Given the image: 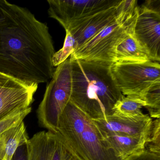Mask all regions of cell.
Segmentation results:
<instances>
[{
  "instance_id": "6da1fadb",
  "label": "cell",
  "mask_w": 160,
  "mask_h": 160,
  "mask_svg": "<svg viewBox=\"0 0 160 160\" xmlns=\"http://www.w3.org/2000/svg\"><path fill=\"white\" fill-rule=\"evenodd\" d=\"M55 51L45 23L27 8L0 0V72L28 84L52 79Z\"/></svg>"
},
{
  "instance_id": "5b68a950",
  "label": "cell",
  "mask_w": 160,
  "mask_h": 160,
  "mask_svg": "<svg viewBox=\"0 0 160 160\" xmlns=\"http://www.w3.org/2000/svg\"><path fill=\"white\" fill-rule=\"evenodd\" d=\"M111 70L115 83L123 95L141 99L148 88L160 79V62L152 61L115 63Z\"/></svg>"
},
{
  "instance_id": "ffe728a7",
  "label": "cell",
  "mask_w": 160,
  "mask_h": 160,
  "mask_svg": "<svg viewBox=\"0 0 160 160\" xmlns=\"http://www.w3.org/2000/svg\"><path fill=\"white\" fill-rule=\"evenodd\" d=\"M32 107L14 111L0 119V135L11 128L18 125L31 112Z\"/></svg>"
},
{
  "instance_id": "277c9868",
  "label": "cell",
  "mask_w": 160,
  "mask_h": 160,
  "mask_svg": "<svg viewBox=\"0 0 160 160\" xmlns=\"http://www.w3.org/2000/svg\"><path fill=\"white\" fill-rule=\"evenodd\" d=\"M72 92V62L68 58L55 70L38 107L37 117L42 127L57 133L59 119L71 101Z\"/></svg>"
},
{
  "instance_id": "ba28073f",
  "label": "cell",
  "mask_w": 160,
  "mask_h": 160,
  "mask_svg": "<svg viewBox=\"0 0 160 160\" xmlns=\"http://www.w3.org/2000/svg\"><path fill=\"white\" fill-rule=\"evenodd\" d=\"M38 84H28L0 72V119L31 107Z\"/></svg>"
},
{
  "instance_id": "9c48e42d",
  "label": "cell",
  "mask_w": 160,
  "mask_h": 160,
  "mask_svg": "<svg viewBox=\"0 0 160 160\" xmlns=\"http://www.w3.org/2000/svg\"><path fill=\"white\" fill-rule=\"evenodd\" d=\"M133 34L151 60L160 62V13L139 6Z\"/></svg>"
},
{
  "instance_id": "3957f363",
  "label": "cell",
  "mask_w": 160,
  "mask_h": 160,
  "mask_svg": "<svg viewBox=\"0 0 160 160\" xmlns=\"http://www.w3.org/2000/svg\"><path fill=\"white\" fill-rule=\"evenodd\" d=\"M57 133L80 160H121L96 124L70 101L58 121Z\"/></svg>"
},
{
  "instance_id": "30bf717a",
  "label": "cell",
  "mask_w": 160,
  "mask_h": 160,
  "mask_svg": "<svg viewBox=\"0 0 160 160\" xmlns=\"http://www.w3.org/2000/svg\"><path fill=\"white\" fill-rule=\"evenodd\" d=\"M28 160H80L57 133L42 131L28 143Z\"/></svg>"
},
{
  "instance_id": "d6986e66",
  "label": "cell",
  "mask_w": 160,
  "mask_h": 160,
  "mask_svg": "<svg viewBox=\"0 0 160 160\" xmlns=\"http://www.w3.org/2000/svg\"><path fill=\"white\" fill-rule=\"evenodd\" d=\"M78 48L75 40L68 31H66V36L62 48L56 52L52 58V63L54 67H58L64 62Z\"/></svg>"
},
{
  "instance_id": "cb8c5ba5",
  "label": "cell",
  "mask_w": 160,
  "mask_h": 160,
  "mask_svg": "<svg viewBox=\"0 0 160 160\" xmlns=\"http://www.w3.org/2000/svg\"><path fill=\"white\" fill-rule=\"evenodd\" d=\"M142 6L148 10L160 13V0L147 1Z\"/></svg>"
},
{
  "instance_id": "9a60e30c",
  "label": "cell",
  "mask_w": 160,
  "mask_h": 160,
  "mask_svg": "<svg viewBox=\"0 0 160 160\" xmlns=\"http://www.w3.org/2000/svg\"><path fill=\"white\" fill-rule=\"evenodd\" d=\"M29 140L24 121L0 135V158L11 160L16 150Z\"/></svg>"
},
{
  "instance_id": "ac0fdd59",
  "label": "cell",
  "mask_w": 160,
  "mask_h": 160,
  "mask_svg": "<svg viewBox=\"0 0 160 160\" xmlns=\"http://www.w3.org/2000/svg\"><path fill=\"white\" fill-rule=\"evenodd\" d=\"M137 3L136 0L120 1L116 7L117 22L123 25L133 20L138 15L139 6Z\"/></svg>"
},
{
  "instance_id": "2e32d148",
  "label": "cell",
  "mask_w": 160,
  "mask_h": 160,
  "mask_svg": "<svg viewBox=\"0 0 160 160\" xmlns=\"http://www.w3.org/2000/svg\"><path fill=\"white\" fill-rule=\"evenodd\" d=\"M145 106V101L140 98L126 96L116 103L113 110L117 115L132 118L143 114L141 109Z\"/></svg>"
},
{
  "instance_id": "7402d4cb",
  "label": "cell",
  "mask_w": 160,
  "mask_h": 160,
  "mask_svg": "<svg viewBox=\"0 0 160 160\" xmlns=\"http://www.w3.org/2000/svg\"><path fill=\"white\" fill-rule=\"evenodd\" d=\"M121 160H160V154L145 149L142 151L129 155Z\"/></svg>"
},
{
  "instance_id": "8fae6325",
  "label": "cell",
  "mask_w": 160,
  "mask_h": 160,
  "mask_svg": "<svg viewBox=\"0 0 160 160\" xmlns=\"http://www.w3.org/2000/svg\"><path fill=\"white\" fill-rule=\"evenodd\" d=\"M103 136L109 134L142 137L148 139L152 118L147 114L132 118L113 113L105 119L92 120ZM148 141V140H147Z\"/></svg>"
},
{
  "instance_id": "603a6c76",
  "label": "cell",
  "mask_w": 160,
  "mask_h": 160,
  "mask_svg": "<svg viewBox=\"0 0 160 160\" xmlns=\"http://www.w3.org/2000/svg\"><path fill=\"white\" fill-rule=\"evenodd\" d=\"M11 160H28V143L18 148Z\"/></svg>"
},
{
  "instance_id": "e0dca14e",
  "label": "cell",
  "mask_w": 160,
  "mask_h": 160,
  "mask_svg": "<svg viewBox=\"0 0 160 160\" xmlns=\"http://www.w3.org/2000/svg\"><path fill=\"white\" fill-rule=\"evenodd\" d=\"M142 99L146 103L145 108L151 118H160V79L155 81L146 91Z\"/></svg>"
},
{
  "instance_id": "7a4b0ae2",
  "label": "cell",
  "mask_w": 160,
  "mask_h": 160,
  "mask_svg": "<svg viewBox=\"0 0 160 160\" xmlns=\"http://www.w3.org/2000/svg\"><path fill=\"white\" fill-rule=\"evenodd\" d=\"M71 101L92 120L105 119L124 97L115 83L111 65L96 62L71 60Z\"/></svg>"
},
{
  "instance_id": "44dd1931",
  "label": "cell",
  "mask_w": 160,
  "mask_h": 160,
  "mask_svg": "<svg viewBox=\"0 0 160 160\" xmlns=\"http://www.w3.org/2000/svg\"><path fill=\"white\" fill-rule=\"evenodd\" d=\"M145 149L160 154V118L152 120L151 130Z\"/></svg>"
},
{
  "instance_id": "8992f818",
  "label": "cell",
  "mask_w": 160,
  "mask_h": 160,
  "mask_svg": "<svg viewBox=\"0 0 160 160\" xmlns=\"http://www.w3.org/2000/svg\"><path fill=\"white\" fill-rule=\"evenodd\" d=\"M137 18L131 23L123 25L115 19L97 35L76 49L71 55L70 59L114 64L116 47L134 26Z\"/></svg>"
},
{
  "instance_id": "4fadbf2b",
  "label": "cell",
  "mask_w": 160,
  "mask_h": 160,
  "mask_svg": "<svg viewBox=\"0 0 160 160\" xmlns=\"http://www.w3.org/2000/svg\"><path fill=\"white\" fill-rule=\"evenodd\" d=\"M134 27V26L129 30L117 45L115 49V63L151 61L146 51L136 40L133 34Z\"/></svg>"
},
{
  "instance_id": "d4e9b609",
  "label": "cell",
  "mask_w": 160,
  "mask_h": 160,
  "mask_svg": "<svg viewBox=\"0 0 160 160\" xmlns=\"http://www.w3.org/2000/svg\"><path fill=\"white\" fill-rule=\"evenodd\" d=\"M0 160H2V159L1 158H0Z\"/></svg>"
},
{
  "instance_id": "52a82bcc",
  "label": "cell",
  "mask_w": 160,
  "mask_h": 160,
  "mask_svg": "<svg viewBox=\"0 0 160 160\" xmlns=\"http://www.w3.org/2000/svg\"><path fill=\"white\" fill-rule=\"evenodd\" d=\"M119 0H48V16L68 30L69 26L78 20L115 7Z\"/></svg>"
},
{
  "instance_id": "5bb4252c",
  "label": "cell",
  "mask_w": 160,
  "mask_h": 160,
  "mask_svg": "<svg viewBox=\"0 0 160 160\" xmlns=\"http://www.w3.org/2000/svg\"><path fill=\"white\" fill-rule=\"evenodd\" d=\"M110 148L122 159L145 149L148 139L142 137L109 134L103 136Z\"/></svg>"
},
{
  "instance_id": "7c38bea8",
  "label": "cell",
  "mask_w": 160,
  "mask_h": 160,
  "mask_svg": "<svg viewBox=\"0 0 160 160\" xmlns=\"http://www.w3.org/2000/svg\"><path fill=\"white\" fill-rule=\"evenodd\" d=\"M116 7L78 20L69 26L66 31L69 32L74 38L78 48L97 35L116 19Z\"/></svg>"
}]
</instances>
